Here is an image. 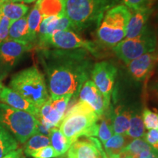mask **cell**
I'll return each instance as SVG.
<instances>
[{
	"label": "cell",
	"mask_w": 158,
	"mask_h": 158,
	"mask_svg": "<svg viewBox=\"0 0 158 158\" xmlns=\"http://www.w3.org/2000/svg\"><path fill=\"white\" fill-rule=\"evenodd\" d=\"M37 45L39 48H56L63 50L84 49L94 57L101 56L99 45L83 38L73 29L55 31L50 36L37 42Z\"/></svg>",
	"instance_id": "cell-8"
},
{
	"label": "cell",
	"mask_w": 158,
	"mask_h": 158,
	"mask_svg": "<svg viewBox=\"0 0 158 158\" xmlns=\"http://www.w3.org/2000/svg\"><path fill=\"white\" fill-rule=\"evenodd\" d=\"M67 29H73V27L64 12L62 14L54 16L43 17L37 33L36 44L37 42L44 39L45 37L50 36L55 31Z\"/></svg>",
	"instance_id": "cell-15"
},
{
	"label": "cell",
	"mask_w": 158,
	"mask_h": 158,
	"mask_svg": "<svg viewBox=\"0 0 158 158\" xmlns=\"http://www.w3.org/2000/svg\"><path fill=\"white\" fill-rule=\"evenodd\" d=\"M67 158H108L101 141L94 137L79 138L67 152Z\"/></svg>",
	"instance_id": "cell-11"
},
{
	"label": "cell",
	"mask_w": 158,
	"mask_h": 158,
	"mask_svg": "<svg viewBox=\"0 0 158 158\" xmlns=\"http://www.w3.org/2000/svg\"><path fill=\"white\" fill-rule=\"evenodd\" d=\"M36 3L43 17L54 16L64 13V0H37Z\"/></svg>",
	"instance_id": "cell-23"
},
{
	"label": "cell",
	"mask_w": 158,
	"mask_h": 158,
	"mask_svg": "<svg viewBox=\"0 0 158 158\" xmlns=\"http://www.w3.org/2000/svg\"><path fill=\"white\" fill-rule=\"evenodd\" d=\"M38 118L34 115L10 107L0 102V124L19 143L23 144L37 133Z\"/></svg>",
	"instance_id": "cell-6"
},
{
	"label": "cell",
	"mask_w": 158,
	"mask_h": 158,
	"mask_svg": "<svg viewBox=\"0 0 158 158\" xmlns=\"http://www.w3.org/2000/svg\"><path fill=\"white\" fill-rule=\"evenodd\" d=\"M22 158H23V157H22Z\"/></svg>",
	"instance_id": "cell-41"
},
{
	"label": "cell",
	"mask_w": 158,
	"mask_h": 158,
	"mask_svg": "<svg viewBox=\"0 0 158 158\" xmlns=\"http://www.w3.org/2000/svg\"><path fill=\"white\" fill-rule=\"evenodd\" d=\"M130 141L131 139L124 134H115L103 144L105 152L108 157L118 155Z\"/></svg>",
	"instance_id": "cell-19"
},
{
	"label": "cell",
	"mask_w": 158,
	"mask_h": 158,
	"mask_svg": "<svg viewBox=\"0 0 158 158\" xmlns=\"http://www.w3.org/2000/svg\"><path fill=\"white\" fill-rule=\"evenodd\" d=\"M157 48V36L149 26L138 36L124 39L113 48V51L118 59L124 64L134 60L147 53L153 52Z\"/></svg>",
	"instance_id": "cell-7"
},
{
	"label": "cell",
	"mask_w": 158,
	"mask_h": 158,
	"mask_svg": "<svg viewBox=\"0 0 158 158\" xmlns=\"http://www.w3.org/2000/svg\"><path fill=\"white\" fill-rule=\"evenodd\" d=\"M120 0H64V12L76 31L98 27L105 13Z\"/></svg>",
	"instance_id": "cell-2"
},
{
	"label": "cell",
	"mask_w": 158,
	"mask_h": 158,
	"mask_svg": "<svg viewBox=\"0 0 158 158\" xmlns=\"http://www.w3.org/2000/svg\"><path fill=\"white\" fill-rule=\"evenodd\" d=\"M37 55L50 98L71 94L76 98L83 84L91 76L94 65L92 55L84 49L56 48H40Z\"/></svg>",
	"instance_id": "cell-1"
},
{
	"label": "cell",
	"mask_w": 158,
	"mask_h": 158,
	"mask_svg": "<svg viewBox=\"0 0 158 158\" xmlns=\"http://www.w3.org/2000/svg\"><path fill=\"white\" fill-rule=\"evenodd\" d=\"M27 16L26 15L10 24L9 29V35L7 40L19 41V42L29 43L28 33V23Z\"/></svg>",
	"instance_id": "cell-18"
},
{
	"label": "cell",
	"mask_w": 158,
	"mask_h": 158,
	"mask_svg": "<svg viewBox=\"0 0 158 158\" xmlns=\"http://www.w3.org/2000/svg\"><path fill=\"white\" fill-rule=\"evenodd\" d=\"M9 86L39 108L50 98L45 76L36 66L15 73L10 81Z\"/></svg>",
	"instance_id": "cell-4"
},
{
	"label": "cell",
	"mask_w": 158,
	"mask_h": 158,
	"mask_svg": "<svg viewBox=\"0 0 158 158\" xmlns=\"http://www.w3.org/2000/svg\"><path fill=\"white\" fill-rule=\"evenodd\" d=\"M143 139L150 147L158 151V129L149 130L145 133Z\"/></svg>",
	"instance_id": "cell-32"
},
{
	"label": "cell",
	"mask_w": 158,
	"mask_h": 158,
	"mask_svg": "<svg viewBox=\"0 0 158 158\" xmlns=\"http://www.w3.org/2000/svg\"><path fill=\"white\" fill-rule=\"evenodd\" d=\"M51 146L54 148L58 157H62L68 151L71 143L65 136L63 135L59 128L54 127L51 130L50 134Z\"/></svg>",
	"instance_id": "cell-22"
},
{
	"label": "cell",
	"mask_w": 158,
	"mask_h": 158,
	"mask_svg": "<svg viewBox=\"0 0 158 158\" xmlns=\"http://www.w3.org/2000/svg\"><path fill=\"white\" fill-rule=\"evenodd\" d=\"M117 76V68L108 61H101L94 64L91 78L103 96L108 108L110 106L111 94Z\"/></svg>",
	"instance_id": "cell-9"
},
{
	"label": "cell",
	"mask_w": 158,
	"mask_h": 158,
	"mask_svg": "<svg viewBox=\"0 0 158 158\" xmlns=\"http://www.w3.org/2000/svg\"><path fill=\"white\" fill-rule=\"evenodd\" d=\"M31 157L33 158H55L58 157V156L54 148L49 145L37 150L31 155Z\"/></svg>",
	"instance_id": "cell-31"
},
{
	"label": "cell",
	"mask_w": 158,
	"mask_h": 158,
	"mask_svg": "<svg viewBox=\"0 0 158 158\" xmlns=\"http://www.w3.org/2000/svg\"><path fill=\"white\" fill-rule=\"evenodd\" d=\"M158 64V51L147 53L138 57L127 64L128 72L137 81H143L152 72Z\"/></svg>",
	"instance_id": "cell-12"
},
{
	"label": "cell",
	"mask_w": 158,
	"mask_h": 158,
	"mask_svg": "<svg viewBox=\"0 0 158 158\" xmlns=\"http://www.w3.org/2000/svg\"><path fill=\"white\" fill-rule=\"evenodd\" d=\"M10 24V20L0 13V43L6 40L8 37Z\"/></svg>",
	"instance_id": "cell-30"
},
{
	"label": "cell",
	"mask_w": 158,
	"mask_h": 158,
	"mask_svg": "<svg viewBox=\"0 0 158 158\" xmlns=\"http://www.w3.org/2000/svg\"><path fill=\"white\" fill-rule=\"evenodd\" d=\"M78 97L79 101L88 103L100 117L109 108L106 106L101 92L89 79L83 84Z\"/></svg>",
	"instance_id": "cell-13"
},
{
	"label": "cell",
	"mask_w": 158,
	"mask_h": 158,
	"mask_svg": "<svg viewBox=\"0 0 158 158\" xmlns=\"http://www.w3.org/2000/svg\"><path fill=\"white\" fill-rule=\"evenodd\" d=\"M0 102L15 109L28 112L36 118H38L39 116V108L7 86H2L0 89Z\"/></svg>",
	"instance_id": "cell-14"
},
{
	"label": "cell",
	"mask_w": 158,
	"mask_h": 158,
	"mask_svg": "<svg viewBox=\"0 0 158 158\" xmlns=\"http://www.w3.org/2000/svg\"><path fill=\"white\" fill-rule=\"evenodd\" d=\"M10 1L13 2H21V3L29 4L31 2H34L35 1H37V0H10Z\"/></svg>",
	"instance_id": "cell-37"
},
{
	"label": "cell",
	"mask_w": 158,
	"mask_h": 158,
	"mask_svg": "<svg viewBox=\"0 0 158 158\" xmlns=\"http://www.w3.org/2000/svg\"><path fill=\"white\" fill-rule=\"evenodd\" d=\"M152 89L154 90V92H155V94L158 96V81H157L154 85L152 86Z\"/></svg>",
	"instance_id": "cell-38"
},
{
	"label": "cell",
	"mask_w": 158,
	"mask_h": 158,
	"mask_svg": "<svg viewBox=\"0 0 158 158\" xmlns=\"http://www.w3.org/2000/svg\"><path fill=\"white\" fill-rule=\"evenodd\" d=\"M138 158H158V151L152 148V149L141 152Z\"/></svg>",
	"instance_id": "cell-36"
},
{
	"label": "cell",
	"mask_w": 158,
	"mask_h": 158,
	"mask_svg": "<svg viewBox=\"0 0 158 158\" xmlns=\"http://www.w3.org/2000/svg\"><path fill=\"white\" fill-rule=\"evenodd\" d=\"M72 98L73 96L71 95V94H66V95L60 96L56 98H50V100L53 107H54L59 114L64 116L69 102H70V99Z\"/></svg>",
	"instance_id": "cell-28"
},
{
	"label": "cell",
	"mask_w": 158,
	"mask_h": 158,
	"mask_svg": "<svg viewBox=\"0 0 158 158\" xmlns=\"http://www.w3.org/2000/svg\"><path fill=\"white\" fill-rule=\"evenodd\" d=\"M152 7L133 10L128 21L125 39L133 38L141 35L147 27L148 21L152 14Z\"/></svg>",
	"instance_id": "cell-16"
},
{
	"label": "cell",
	"mask_w": 158,
	"mask_h": 158,
	"mask_svg": "<svg viewBox=\"0 0 158 158\" xmlns=\"http://www.w3.org/2000/svg\"><path fill=\"white\" fill-rule=\"evenodd\" d=\"M152 149V147L145 141L143 138H135L124 148L120 154L130 158H138L141 152Z\"/></svg>",
	"instance_id": "cell-25"
},
{
	"label": "cell",
	"mask_w": 158,
	"mask_h": 158,
	"mask_svg": "<svg viewBox=\"0 0 158 158\" xmlns=\"http://www.w3.org/2000/svg\"><path fill=\"white\" fill-rule=\"evenodd\" d=\"M14 141H16V140L10 134V133L7 130L5 129V128L0 124V143Z\"/></svg>",
	"instance_id": "cell-34"
},
{
	"label": "cell",
	"mask_w": 158,
	"mask_h": 158,
	"mask_svg": "<svg viewBox=\"0 0 158 158\" xmlns=\"http://www.w3.org/2000/svg\"><path fill=\"white\" fill-rule=\"evenodd\" d=\"M24 144L23 153L27 156H31L37 150L51 145L50 138L42 134L35 133L31 136Z\"/></svg>",
	"instance_id": "cell-24"
},
{
	"label": "cell",
	"mask_w": 158,
	"mask_h": 158,
	"mask_svg": "<svg viewBox=\"0 0 158 158\" xmlns=\"http://www.w3.org/2000/svg\"><path fill=\"white\" fill-rule=\"evenodd\" d=\"M145 130L141 111L138 109H133L130 119L129 127L125 135L130 139L143 138L144 134L146 133Z\"/></svg>",
	"instance_id": "cell-21"
},
{
	"label": "cell",
	"mask_w": 158,
	"mask_h": 158,
	"mask_svg": "<svg viewBox=\"0 0 158 158\" xmlns=\"http://www.w3.org/2000/svg\"><path fill=\"white\" fill-rule=\"evenodd\" d=\"M154 0H122L124 5L132 10L152 7Z\"/></svg>",
	"instance_id": "cell-29"
},
{
	"label": "cell",
	"mask_w": 158,
	"mask_h": 158,
	"mask_svg": "<svg viewBox=\"0 0 158 158\" xmlns=\"http://www.w3.org/2000/svg\"><path fill=\"white\" fill-rule=\"evenodd\" d=\"M100 122L99 123L98 136L100 141L104 144L113 135L114 133L111 118L108 109L100 116Z\"/></svg>",
	"instance_id": "cell-26"
},
{
	"label": "cell",
	"mask_w": 158,
	"mask_h": 158,
	"mask_svg": "<svg viewBox=\"0 0 158 158\" xmlns=\"http://www.w3.org/2000/svg\"><path fill=\"white\" fill-rule=\"evenodd\" d=\"M108 110L111 118L114 133L125 135L129 127L130 119L133 109L124 105H119L114 108L110 106Z\"/></svg>",
	"instance_id": "cell-17"
},
{
	"label": "cell",
	"mask_w": 158,
	"mask_h": 158,
	"mask_svg": "<svg viewBox=\"0 0 158 158\" xmlns=\"http://www.w3.org/2000/svg\"><path fill=\"white\" fill-rule=\"evenodd\" d=\"M17 148H19V142L16 141L0 143V158Z\"/></svg>",
	"instance_id": "cell-33"
},
{
	"label": "cell",
	"mask_w": 158,
	"mask_h": 158,
	"mask_svg": "<svg viewBox=\"0 0 158 158\" xmlns=\"http://www.w3.org/2000/svg\"><path fill=\"white\" fill-rule=\"evenodd\" d=\"M142 118L145 129H158V112L145 108L141 111Z\"/></svg>",
	"instance_id": "cell-27"
},
{
	"label": "cell",
	"mask_w": 158,
	"mask_h": 158,
	"mask_svg": "<svg viewBox=\"0 0 158 158\" xmlns=\"http://www.w3.org/2000/svg\"><path fill=\"white\" fill-rule=\"evenodd\" d=\"M35 45L29 43L6 40L0 43V78L8 74L24 53L32 50Z\"/></svg>",
	"instance_id": "cell-10"
},
{
	"label": "cell",
	"mask_w": 158,
	"mask_h": 158,
	"mask_svg": "<svg viewBox=\"0 0 158 158\" xmlns=\"http://www.w3.org/2000/svg\"><path fill=\"white\" fill-rule=\"evenodd\" d=\"M108 158H130L129 157H126V156H123L121 154H119L118 155H116V156H111V157H108Z\"/></svg>",
	"instance_id": "cell-39"
},
{
	"label": "cell",
	"mask_w": 158,
	"mask_h": 158,
	"mask_svg": "<svg viewBox=\"0 0 158 158\" xmlns=\"http://www.w3.org/2000/svg\"><path fill=\"white\" fill-rule=\"evenodd\" d=\"M131 12L125 5H116L105 13L97 28L98 42L103 46L113 48L125 39L127 27Z\"/></svg>",
	"instance_id": "cell-5"
},
{
	"label": "cell",
	"mask_w": 158,
	"mask_h": 158,
	"mask_svg": "<svg viewBox=\"0 0 158 158\" xmlns=\"http://www.w3.org/2000/svg\"><path fill=\"white\" fill-rule=\"evenodd\" d=\"M43 16L40 10L38 5L36 3L30 13L27 16V23H28V33L29 41L33 45H36L39 27L40 25Z\"/></svg>",
	"instance_id": "cell-20"
},
{
	"label": "cell",
	"mask_w": 158,
	"mask_h": 158,
	"mask_svg": "<svg viewBox=\"0 0 158 158\" xmlns=\"http://www.w3.org/2000/svg\"><path fill=\"white\" fill-rule=\"evenodd\" d=\"M23 153V151L21 148H17L16 149L13 150V151L6 154L1 158H22Z\"/></svg>",
	"instance_id": "cell-35"
},
{
	"label": "cell",
	"mask_w": 158,
	"mask_h": 158,
	"mask_svg": "<svg viewBox=\"0 0 158 158\" xmlns=\"http://www.w3.org/2000/svg\"><path fill=\"white\" fill-rule=\"evenodd\" d=\"M3 84H2V78H0V89H1V88L2 87Z\"/></svg>",
	"instance_id": "cell-40"
},
{
	"label": "cell",
	"mask_w": 158,
	"mask_h": 158,
	"mask_svg": "<svg viewBox=\"0 0 158 158\" xmlns=\"http://www.w3.org/2000/svg\"><path fill=\"white\" fill-rule=\"evenodd\" d=\"M99 120L89 105L78 101L65 113L59 129L72 144L81 137L98 136Z\"/></svg>",
	"instance_id": "cell-3"
}]
</instances>
